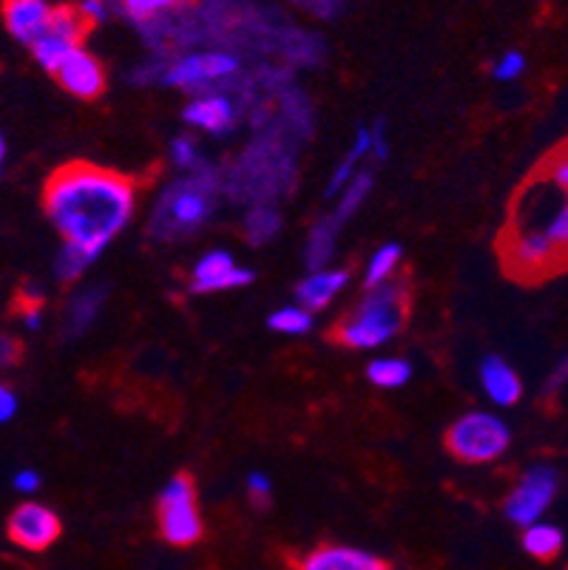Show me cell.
Masks as SVG:
<instances>
[{
    "label": "cell",
    "instance_id": "cell-8",
    "mask_svg": "<svg viewBox=\"0 0 568 570\" xmlns=\"http://www.w3.org/2000/svg\"><path fill=\"white\" fill-rule=\"evenodd\" d=\"M239 72V57L228 52H194L165 68L163 83L185 91H205L210 83H222Z\"/></svg>",
    "mask_w": 568,
    "mask_h": 570
},
{
    "label": "cell",
    "instance_id": "cell-31",
    "mask_svg": "<svg viewBox=\"0 0 568 570\" xmlns=\"http://www.w3.org/2000/svg\"><path fill=\"white\" fill-rule=\"evenodd\" d=\"M523 72H526V57L521 52H506L492 68L494 80L501 83H514L517 77H523Z\"/></svg>",
    "mask_w": 568,
    "mask_h": 570
},
{
    "label": "cell",
    "instance_id": "cell-26",
    "mask_svg": "<svg viewBox=\"0 0 568 570\" xmlns=\"http://www.w3.org/2000/svg\"><path fill=\"white\" fill-rule=\"evenodd\" d=\"M401 259H404V250H401V244H395V242L381 244V248L370 255V262H367L364 289L379 287V284L395 278V273H398V267H401Z\"/></svg>",
    "mask_w": 568,
    "mask_h": 570
},
{
    "label": "cell",
    "instance_id": "cell-30",
    "mask_svg": "<svg viewBox=\"0 0 568 570\" xmlns=\"http://www.w3.org/2000/svg\"><path fill=\"white\" fill-rule=\"evenodd\" d=\"M543 235L555 244L557 253L562 255V262H568V199L562 201L560 208L555 210V216L548 219L546 228H543Z\"/></svg>",
    "mask_w": 568,
    "mask_h": 570
},
{
    "label": "cell",
    "instance_id": "cell-1",
    "mask_svg": "<svg viewBox=\"0 0 568 570\" xmlns=\"http://www.w3.org/2000/svg\"><path fill=\"white\" fill-rule=\"evenodd\" d=\"M136 196L140 188L129 174L68 162L43 185V210L63 242L102 253L134 219Z\"/></svg>",
    "mask_w": 568,
    "mask_h": 570
},
{
    "label": "cell",
    "instance_id": "cell-37",
    "mask_svg": "<svg viewBox=\"0 0 568 570\" xmlns=\"http://www.w3.org/2000/svg\"><path fill=\"white\" fill-rule=\"evenodd\" d=\"M12 485L14 491H21V494H34V491L41 489V474L34 469H21L12 476Z\"/></svg>",
    "mask_w": 568,
    "mask_h": 570
},
{
    "label": "cell",
    "instance_id": "cell-35",
    "mask_svg": "<svg viewBox=\"0 0 568 570\" xmlns=\"http://www.w3.org/2000/svg\"><path fill=\"white\" fill-rule=\"evenodd\" d=\"M566 386H568V355L557 363L555 370L548 372V377L543 381V395L555 397V395H560Z\"/></svg>",
    "mask_w": 568,
    "mask_h": 570
},
{
    "label": "cell",
    "instance_id": "cell-40",
    "mask_svg": "<svg viewBox=\"0 0 568 570\" xmlns=\"http://www.w3.org/2000/svg\"><path fill=\"white\" fill-rule=\"evenodd\" d=\"M7 136L0 134V176H3V168H7Z\"/></svg>",
    "mask_w": 568,
    "mask_h": 570
},
{
    "label": "cell",
    "instance_id": "cell-14",
    "mask_svg": "<svg viewBox=\"0 0 568 570\" xmlns=\"http://www.w3.org/2000/svg\"><path fill=\"white\" fill-rule=\"evenodd\" d=\"M48 18H52L48 0H3V26L14 41L29 48L46 32Z\"/></svg>",
    "mask_w": 568,
    "mask_h": 570
},
{
    "label": "cell",
    "instance_id": "cell-10",
    "mask_svg": "<svg viewBox=\"0 0 568 570\" xmlns=\"http://www.w3.org/2000/svg\"><path fill=\"white\" fill-rule=\"evenodd\" d=\"M503 250H506L509 270L514 275H523V278H537V275L551 273L562 264V255L543 235V230L517 228L503 242Z\"/></svg>",
    "mask_w": 568,
    "mask_h": 570
},
{
    "label": "cell",
    "instance_id": "cell-3",
    "mask_svg": "<svg viewBox=\"0 0 568 570\" xmlns=\"http://www.w3.org/2000/svg\"><path fill=\"white\" fill-rule=\"evenodd\" d=\"M219 190V171L208 160L194 174L174 179L156 199L149 233L154 242H179L205 228L214 213Z\"/></svg>",
    "mask_w": 568,
    "mask_h": 570
},
{
    "label": "cell",
    "instance_id": "cell-27",
    "mask_svg": "<svg viewBox=\"0 0 568 570\" xmlns=\"http://www.w3.org/2000/svg\"><path fill=\"white\" fill-rule=\"evenodd\" d=\"M267 327L273 332H282V336H305L313 329V313H307L305 307L291 304V307L273 309L271 318H267Z\"/></svg>",
    "mask_w": 568,
    "mask_h": 570
},
{
    "label": "cell",
    "instance_id": "cell-4",
    "mask_svg": "<svg viewBox=\"0 0 568 570\" xmlns=\"http://www.w3.org/2000/svg\"><path fill=\"white\" fill-rule=\"evenodd\" d=\"M449 454L460 463L469 465H483L501 460L503 454L512 446V429L506 426L503 417H498L494 412H467L460 415L458 420L447 429L444 437Z\"/></svg>",
    "mask_w": 568,
    "mask_h": 570
},
{
    "label": "cell",
    "instance_id": "cell-34",
    "mask_svg": "<svg viewBox=\"0 0 568 570\" xmlns=\"http://www.w3.org/2000/svg\"><path fill=\"white\" fill-rule=\"evenodd\" d=\"M546 176L557 190L568 194V151H557V154L548 160Z\"/></svg>",
    "mask_w": 568,
    "mask_h": 570
},
{
    "label": "cell",
    "instance_id": "cell-38",
    "mask_svg": "<svg viewBox=\"0 0 568 570\" xmlns=\"http://www.w3.org/2000/svg\"><path fill=\"white\" fill-rule=\"evenodd\" d=\"M14 415H18V395L9 390L7 383H0V426L12 420Z\"/></svg>",
    "mask_w": 568,
    "mask_h": 570
},
{
    "label": "cell",
    "instance_id": "cell-36",
    "mask_svg": "<svg viewBox=\"0 0 568 570\" xmlns=\"http://www.w3.org/2000/svg\"><path fill=\"white\" fill-rule=\"evenodd\" d=\"M370 136H372V160L384 162L390 156V142H386V128L384 120H375L370 125Z\"/></svg>",
    "mask_w": 568,
    "mask_h": 570
},
{
    "label": "cell",
    "instance_id": "cell-12",
    "mask_svg": "<svg viewBox=\"0 0 568 570\" xmlns=\"http://www.w3.org/2000/svg\"><path fill=\"white\" fill-rule=\"evenodd\" d=\"M52 77L66 95L77 97L83 102H95L106 95V68L95 54L83 46L66 54L61 66L52 72Z\"/></svg>",
    "mask_w": 568,
    "mask_h": 570
},
{
    "label": "cell",
    "instance_id": "cell-21",
    "mask_svg": "<svg viewBox=\"0 0 568 570\" xmlns=\"http://www.w3.org/2000/svg\"><path fill=\"white\" fill-rule=\"evenodd\" d=\"M341 228L332 222L330 216H321L316 224H313L310 235H307V267L321 270L330 264L332 253H336V239H339Z\"/></svg>",
    "mask_w": 568,
    "mask_h": 570
},
{
    "label": "cell",
    "instance_id": "cell-33",
    "mask_svg": "<svg viewBox=\"0 0 568 570\" xmlns=\"http://www.w3.org/2000/svg\"><path fill=\"white\" fill-rule=\"evenodd\" d=\"M21 361H23L21 338L9 336V332H0V372H9Z\"/></svg>",
    "mask_w": 568,
    "mask_h": 570
},
{
    "label": "cell",
    "instance_id": "cell-11",
    "mask_svg": "<svg viewBox=\"0 0 568 570\" xmlns=\"http://www.w3.org/2000/svg\"><path fill=\"white\" fill-rule=\"evenodd\" d=\"M256 278V270L242 267L228 250H210L194 264L190 273V293L208 296V293H222V289L251 287Z\"/></svg>",
    "mask_w": 568,
    "mask_h": 570
},
{
    "label": "cell",
    "instance_id": "cell-24",
    "mask_svg": "<svg viewBox=\"0 0 568 570\" xmlns=\"http://www.w3.org/2000/svg\"><path fill=\"white\" fill-rule=\"evenodd\" d=\"M97 255L100 253H91L86 248H77L72 242H63L61 253L55 259V275L61 284H75L80 282L83 275L88 273V267L97 262Z\"/></svg>",
    "mask_w": 568,
    "mask_h": 570
},
{
    "label": "cell",
    "instance_id": "cell-17",
    "mask_svg": "<svg viewBox=\"0 0 568 570\" xmlns=\"http://www.w3.org/2000/svg\"><path fill=\"white\" fill-rule=\"evenodd\" d=\"M481 386L494 406H514L523 397V381L514 372L512 363L503 361L501 355H487L481 361Z\"/></svg>",
    "mask_w": 568,
    "mask_h": 570
},
{
    "label": "cell",
    "instance_id": "cell-29",
    "mask_svg": "<svg viewBox=\"0 0 568 570\" xmlns=\"http://www.w3.org/2000/svg\"><path fill=\"white\" fill-rule=\"evenodd\" d=\"M171 162H174L176 171L194 174L205 162V156L199 154V145L190 136H176V140H171Z\"/></svg>",
    "mask_w": 568,
    "mask_h": 570
},
{
    "label": "cell",
    "instance_id": "cell-25",
    "mask_svg": "<svg viewBox=\"0 0 568 570\" xmlns=\"http://www.w3.org/2000/svg\"><path fill=\"white\" fill-rule=\"evenodd\" d=\"M367 377L379 390H401L413 377V363L404 361V358H375L367 366Z\"/></svg>",
    "mask_w": 568,
    "mask_h": 570
},
{
    "label": "cell",
    "instance_id": "cell-23",
    "mask_svg": "<svg viewBox=\"0 0 568 570\" xmlns=\"http://www.w3.org/2000/svg\"><path fill=\"white\" fill-rule=\"evenodd\" d=\"M562 530L557 525H548V523H532L523 528V548H526L528 557L540 559V562H548V559H555L557 553L562 550Z\"/></svg>",
    "mask_w": 568,
    "mask_h": 570
},
{
    "label": "cell",
    "instance_id": "cell-18",
    "mask_svg": "<svg viewBox=\"0 0 568 570\" xmlns=\"http://www.w3.org/2000/svg\"><path fill=\"white\" fill-rule=\"evenodd\" d=\"M106 296H109V289L102 287V284H91V287H83L80 293H75V296L68 298L66 316H63V336H86L88 329H91V324L100 318Z\"/></svg>",
    "mask_w": 568,
    "mask_h": 570
},
{
    "label": "cell",
    "instance_id": "cell-22",
    "mask_svg": "<svg viewBox=\"0 0 568 570\" xmlns=\"http://www.w3.org/2000/svg\"><path fill=\"white\" fill-rule=\"evenodd\" d=\"M372 185H375V179H372V171H359V174L352 176L350 185H347V188L336 196L339 201H336V208H332V213H330L332 222L339 224V228H345L352 216L361 210V205H364L367 196H370Z\"/></svg>",
    "mask_w": 568,
    "mask_h": 570
},
{
    "label": "cell",
    "instance_id": "cell-5",
    "mask_svg": "<svg viewBox=\"0 0 568 570\" xmlns=\"http://www.w3.org/2000/svg\"><path fill=\"white\" fill-rule=\"evenodd\" d=\"M156 525L160 534L174 548H188L203 539V514L197 505V485L188 474L171 476L156 503Z\"/></svg>",
    "mask_w": 568,
    "mask_h": 570
},
{
    "label": "cell",
    "instance_id": "cell-15",
    "mask_svg": "<svg viewBox=\"0 0 568 570\" xmlns=\"http://www.w3.org/2000/svg\"><path fill=\"white\" fill-rule=\"evenodd\" d=\"M298 570H390V564L375 553L350 545H321L302 557Z\"/></svg>",
    "mask_w": 568,
    "mask_h": 570
},
{
    "label": "cell",
    "instance_id": "cell-16",
    "mask_svg": "<svg viewBox=\"0 0 568 570\" xmlns=\"http://www.w3.org/2000/svg\"><path fill=\"white\" fill-rule=\"evenodd\" d=\"M350 270L347 267H321L313 270L307 278H302L296 287L298 307H305L307 313H321L330 307V302L350 284Z\"/></svg>",
    "mask_w": 568,
    "mask_h": 570
},
{
    "label": "cell",
    "instance_id": "cell-20",
    "mask_svg": "<svg viewBox=\"0 0 568 570\" xmlns=\"http://www.w3.org/2000/svg\"><path fill=\"white\" fill-rule=\"evenodd\" d=\"M244 239L253 244V248H262V244H271L278 233H282V213L273 201H256L248 216H244L242 224Z\"/></svg>",
    "mask_w": 568,
    "mask_h": 570
},
{
    "label": "cell",
    "instance_id": "cell-7",
    "mask_svg": "<svg viewBox=\"0 0 568 570\" xmlns=\"http://www.w3.org/2000/svg\"><path fill=\"white\" fill-rule=\"evenodd\" d=\"M557 485H560V480H557V471L551 465H532L528 471H523L512 494L506 496V517L521 528L537 523L548 511V505L555 503Z\"/></svg>",
    "mask_w": 568,
    "mask_h": 570
},
{
    "label": "cell",
    "instance_id": "cell-32",
    "mask_svg": "<svg viewBox=\"0 0 568 570\" xmlns=\"http://www.w3.org/2000/svg\"><path fill=\"white\" fill-rule=\"evenodd\" d=\"M248 496H251V503L256 505L259 511L271 508V496H273V485H271V476L262 474V471H251L248 474Z\"/></svg>",
    "mask_w": 568,
    "mask_h": 570
},
{
    "label": "cell",
    "instance_id": "cell-13",
    "mask_svg": "<svg viewBox=\"0 0 568 570\" xmlns=\"http://www.w3.org/2000/svg\"><path fill=\"white\" fill-rule=\"evenodd\" d=\"M183 120L190 128H203L208 134L222 136L237 128L239 108L233 106L230 97L217 95V91H205V95H197L183 108Z\"/></svg>",
    "mask_w": 568,
    "mask_h": 570
},
{
    "label": "cell",
    "instance_id": "cell-2",
    "mask_svg": "<svg viewBox=\"0 0 568 570\" xmlns=\"http://www.w3.org/2000/svg\"><path fill=\"white\" fill-rule=\"evenodd\" d=\"M413 289L406 278H390L379 287L364 289L356 307L332 327V341L347 349H379L393 341L409 316Z\"/></svg>",
    "mask_w": 568,
    "mask_h": 570
},
{
    "label": "cell",
    "instance_id": "cell-6",
    "mask_svg": "<svg viewBox=\"0 0 568 570\" xmlns=\"http://www.w3.org/2000/svg\"><path fill=\"white\" fill-rule=\"evenodd\" d=\"M95 29V23H88L83 18V12L72 3H61V7H52V18H48L46 32L34 41L32 57L34 63L43 68V72H55L63 63L66 54H72L75 48L83 46L86 34Z\"/></svg>",
    "mask_w": 568,
    "mask_h": 570
},
{
    "label": "cell",
    "instance_id": "cell-19",
    "mask_svg": "<svg viewBox=\"0 0 568 570\" xmlns=\"http://www.w3.org/2000/svg\"><path fill=\"white\" fill-rule=\"evenodd\" d=\"M372 154V136H370V125H361L359 131H356V140H352L350 151L345 154V160L336 165V171H332L330 182H327V199H336V196L341 194V190L347 188L352 182V176L359 174L361 162H364V156Z\"/></svg>",
    "mask_w": 568,
    "mask_h": 570
},
{
    "label": "cell",
    "instance_id": "cell-9",
    "mask_svg": "<svg viewBox=\"0 0 568 570\" xmlns=\"http://www.w3.org/2000/svg\"><path fill=\"white\" fill-rule=\"evenodd\" d=\"M63 523L55 511L43 503H21L9 514L7 519V537L18 548L29 553H43L61 539Z\"/></svg>",
    "mask_w": 568,
    "mask_h": 570
},
{
    "label": "cell",
    "instance_id": "cell-39",
    "mask_svg": "<svg viewBox=\"0 0 568 570\" xmlns=\"http://www.w3.org/2000/svg\"><path fill=\"white\" fill-rule=\"evenodd\" d=\"M83 12V18H86L88 23H100L106 21V14H109V7H106V0H80V7H77Z\"/></svg>",
    "mask_w": 568,
    "mask_h": 570
},
{
    "label": "cell",
    "instance_id": "cell-28",
    "mask_svg": "<svg viewBox=\"0 0 568 570\" xmlns=\"http://www.w3.org/2000/svg\"><path fill=\"white\" fill-rule=\"evenodd\" d=\"M183 7V0H122V12L136 23L156 21L163 12Z\"/></svg>",
    "mask_w": 568,
    "mask_h": 570
}]
</instances>
